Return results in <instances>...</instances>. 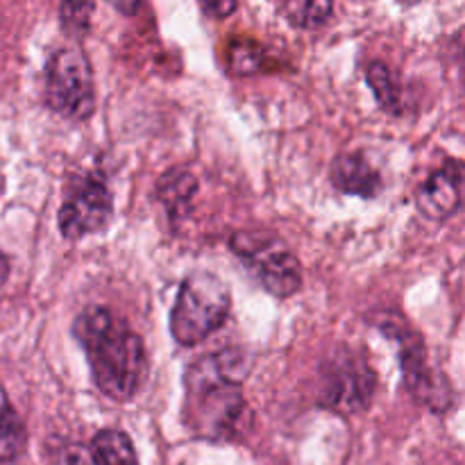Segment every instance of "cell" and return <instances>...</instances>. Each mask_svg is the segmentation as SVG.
<instances>
[{
  "label": "cell",
  "instance_id": "5bb4252c",
  "mask_svg": "<svg viewBox=\"0 0 465 465\" xmlns=\"http://www.w3.org/2000/svg\"><path fill=\"white\" fill-rule=\"evenodd\" d=\"M366 80L371 84L372 95H375L377 104H380L384 112L389 114H400V89L395 84L393 73L389 71V66L381 62H372L366 71Z\"/></svg>",
  "mask_w": 465,
  "mask_h": 465
},
{
  "label": "cell",
  "instance_id": "277c9868",
  "mask_svg": "<svg viewBox=\"0 0 465 465\" xmlns=\"http://www.w3.org/2000/svg\"><path fill=\"white\" fill-rule=\"evenodd\" d=\"M230 248L254 282L275 298H291L302 289V266L277 236L234 232Z\"/></svg>",
  "mask_w": 465,
  "mask_h": 465
},
{
  "label": "cell",
  "instance_id": "9c48e42d",
  "mask_svg": "<svg viewBox=\"0 0 465 465\" xmlns=\"http://www.w3.org/2000/svg\"><path fill=\"white\" fill-rule=\"evenodd\" d=\"M418 212L430 221H448L465 207V163L448 159L413 195Z\"/></svg>",
  "mask_w": 465,
  "mask_h": 465
},
{
  "label": "cell",
  "instance_id": "52a82bcc",
  "mask_svg": "<svg viewBox=\"0 0 465 465\" xmlns=\"http://www.w3.org/2000/svg\"><path fill=\"white\" fill-rule=\"evenodd\" d=\"M321 402L339 416H357L371 407L377 377L366 359L350 350H339L321 366Z\"/></svg>",
  "mask_w": 465,
  "mask_h": 465
},
{
  "label": "cell",
  "instance_id": "7a4b0ae2",
  "mask_svg": "<svg viewBox=\"0 0 465 465\" xmlns=\"http://www.w3.org/2000/svg\"><path fill=\"white\" fill-rule=\"evenodd\" d=\"M73 336L86 352L100 393L116 402H127L139 393L148 357L141 336L125 322L104 307H86L73 322Z\"/></svg>",
  "mask_w": 465,
  "mask_h": 465
},
{
  "label": "cell",
  "instance_id": "6da1fadb",
  "mask_svg": "<svg viewBox=\"0 0 465 465\" xmlns=\"http://www.w3.org/2000/svg\"><path fill=\"white\" fill-rule=\"evenodd\" d=\"M250 359L241 350H223L195 361L186 371L184 418L193 434L209 440H232L243 430V384Z\"/></svg>",
  "mask_w": 465,
  "mask_h": 465
},
{
  "label": "cell",
  "instance_id": "8fae6325",
  "mask_svg": "<svg viewBox=\"0 0 465 465\" xmlns=\"http://www.w3.org/2000/svg\"><path fill=\"white\" fill-rule=\"evenodd\" d=\"M195 191H198L195 177L191 175V173L175 168V171H168L166 175L159 180L157 198L162 200V204L166 207L168 216L182 218L184 213H189Z\"/></svg>",
  "mask_w": 465,
  "mask_h": 465
},
{
  "label": "cell",
  "instance_id": "7c38bea8",
  "mask_svg": "<svg viewBox=\"0 0 465 465\" xmlns=\"http://www.w3.org/2000/svg\"><path fill=\"white\" fill-rule=\"evenodd\" d=\"M25 425L9 402L7 393L0 389V463H12L25 450Z\"/></svg>",
  "mask_w": 465,
  "mask_h": 465
},
{
  "label": "cell",
  "instance_id": "5b68a950",
  "mask_svg": "<svg viewBox=\"0 0 465 465\" xmlns=\"http://www.w3.org/2000/svg\"><path fill=\"white\" fill-rule=\"evenodd\" d=\"M45 104L66 121H86L95 109L94 73L80 48H62L45 66Z\"/></svg>",
  "mask_w": 465,
  "mask_h": 465
},
{
  "label": "cell",
  "instance_id": "9a60e30c",
  "mask_svg": "<svg viewBox=\"0 0 465 465\" xmlns=\"http://www.w3.org/2000/svg\"><path fill=\"white\" fill-rule=\"evenodd\" d=\"M227 54H230V71L234 75L257 73L263 64V48L250 39L232 41L230 48H227Z\"/></svg>",
  "mask_w": 465,
  "mask_h": 465
},
{
  "label": "cell",
  "instance_id": "4fadbf2b",
  "mask_svg": "<svg viewBox=\"0 0 465 465\" xmlns=\"http://www.w3.org/2000/svg\"><path fill=\"white\" fill-rule=\"evenodd\" d=\"M91 452L100 465H139L130 436L118 430H103L91 440Z\"/></svg>",
  "mask_w": 465,
  "mask_h": 465
},
{
  "label": "cell",
  "instance_id": "ba28073f",
  "mask_svg": "<svg viewBox=\"0 0 465 465\" xmlns=\"http://www.w3.org/2000/svg\"><path fill=\"white\" fill-rule=\"evenodd\" d=\"M112 212L114 200L103 180L94 175L73 177L59 209V230L68 241L98 234L109 225Z\"/></svg>",
  "mask_w": 465,
  "mask_h": 465
},
{
  "label": "cell",
  "instance_id": "44dd1931",
  "mask_svg": "<svg viewBox=\"0 0 465 465\" xmlns=\"http://www.w3.org/2000/svg\"><path fill=\"white\" fill-rule=\"evenodd\" d=\"M7 277H9V259L0 252V289H3V284L7 282Z\"/></svg>",
  "mask_w": 465,
  "mask_h": 465
},
{
  "label": "cell",
  "instance_id": "ffe728a7",
  "mask_svg": "<svg viewBox=\"0 0 465 465\" xmlns=\"http://www.w3.org/2000/svg\"><path fill=\"white\" fill-rule=\"evenodd\" d=\"M114 9H118L125 16H134L141 7V0H107Z\"/></svg>",
  "mask_w": 465,
  "mask_h": 465
},
{
  "label": "cell",
  "instance_id": "ac0fdd59",
  "mask_svg": "<svg viewBox=\"0 0 465 465\" xmlns=\"http://www.w3.org/2000/svg\"><path fill=\"white\" fill-rule=\"evenodd\" d=\"M200 5H203V9L209 16L227 18L236 9L239 0H200Z\"/></svg>",
  "mask_w": 465,
  "mask_h": 465
},
{
  "label": "cell",
  "instance_id": "30bf717a",
  "mask_svg": "<svg viewBox=\"0 0 465 465\" xmlns=\"http://www.w3.org/2000/svg\"><path fill=\"white\" fill-rule=\"evenodd\" d=\"M331 184L348 195H359V198H375L381 191L380 173L372 168L363 154L345 153L339 154L331 163Z\"/></svg>",
  "mask_w": 465,
  "mask_h": 465
},
{
  "label": "cell",
  "instance_id": "d6986e66",
  "mask_svg": "<svg viewBox=\"0 0 465 465\" xmlns=\"http://www.w3.org/2000/svg\"><path fill=\"white\" fill-rule=\"evenodd\" d=\"M66 465H100L95 461L91 448H84V445H73L66 452Z\"/></svg>",
  "mask_w": 465,
  "mask_h": 465
},
{
  "label": "cell",
  "instance_id": "3957f363",
  "mask_svg": "<svg viewBox=\"0 0 465 465\" xmlns=\"http://www.w3.org/2000/svg\"><path fill=\"white\" fill-rule=\"evenodd\" d=\"M232 312V295L213 272H191L171 309V334L182 348H193L221 330Z\"/></svg>",
  "mask_w": 465,
  "mask_h": 465
},
{
  "label": "cell",
  "instance_id": "2e32d148",
  "mask_svg": "<svg viewBox=\"0 0 465 465\" xmlns=\"http://www.w3.org/2000/svg\"><path fill=\"white\" fill-rule=\"evenodd\" d=\"M59 12L66 27L75 32H84L89 27L94 3L91 0H59Z\"/></svg>",
  "mask_w": 465,
  "mask_h": 465
},
{
  "label": "cell",
  "instance_id": "e0dca14e",
  "mask_svg": "<svg viewBox=\"0 0 465 465\" xmlns=\"http://www.w3.org/2000/svg\"><path fill=\"white\" fill-rule=\"evenodd\" d=\"M331 9H334V0H304L300 25L321 27L331 16Z\"/></svg>",
  "mask_w": 465,
  "mask_h": 465
},
{
  "label": "cell",
  "instance_id": "8992f818",
  "mask_svg": "<svg viewBox=\"0 0 465 465\" xmlns=\"http://www.w3.org/2000/svg\"><path fill=\"white\" fill-rule=\"evenodd\" d=\"M381 330L398 343L400 368H402L404 386H407L409 395L430 411H448L452 407V389H450V381L445 380L443 372L430 363L420 334L409 330L404 321H398V318L381 322Z\"/></svg>",
  "mask_w": 465,
  "mask_h": 465
}]
</instances>
